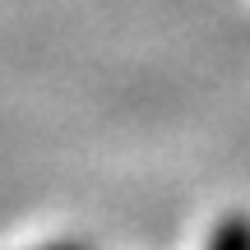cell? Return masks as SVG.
I'll return each mask as SVG.
<instances>
[{
	"label": "cell",
	"instance_id": "6da1fadb",
	"mask_svg": "<svg viewBox=\"0 0 250 250\" xmlns=\"http://www.w3.org/2000/svg\"><path fill=\"white\" fill-rule=\"evenodd\" d=\"M208 250H250V223L246 218H227L213 232V246Z\"/></svg>",
	"mask_w": 250,
	"mask_h": 250
},
{
	"label": "cell",
	"instance_id": "7a4b0ae2",
	"mask_svg": "<svg viewBox=\"0 0 250 250\" xmlns=\"http://www.w3.org/2000/svg\"><path fill=\"white\" fill-rule=\"evenodd\" d=\"M51 250H83V246H51Z\"/></svg>",
	"mask_w": 250,
	"mask_h": 250
}]
</instances>
